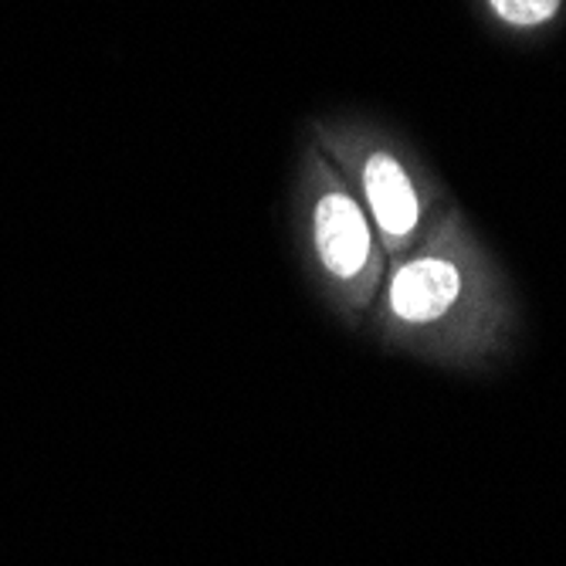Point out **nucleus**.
<instances>
[{"label":"nucleus","mask_w":566,"mask_h":566,"mask_svg":"<svg viewBox=\"0 0 566 566\" xmlns=\"http://www.w3.org/2000/svg\"><path fill=\"white\" fill-rule=\"evenodd\" d=\"M339 160L353 180L346 187L364 203V211L377 228L387 262L418 248L428 238V231L451 211L390 146L374 143L359 149L356 157L349 149H339Z\"/></svg>","instance_id":"3"},{"label":"nucleus","mask_w":566,"mask_h":566,"mask_svg":"<svg viewBox=\"0 0 566 566\" xmlns=\"http://www.w3.org/2000/svg\"><path fill=\"white\" fill-rule=\"evenodd\" d=\"M308 177L313 193L302 218L305 272L346 326L364 329L387 272V251L364 203L326 160L316 157Z\"/></svg>","instance_id":"2"},{"label":"nucleus","mask_w":566,"mask_h":566,"mask_svg":"<svg viewBox=\"0 0 566 566\" xmlns=\"http://www.w3.org/2000/svg\"><path fill=\"white\" fill-rule=\"evenodd\" d=\"M364 329L428 364L485 370L520 336V298L465 214L451 208L418 248L387 262Z\"/></svg>","instance_id":"1"},{"label":"nucleus","mask_w":566,"mask_h":566,"mask_svg":"<svg viewBox=\"0 0 566 566\" xmlns=\"http://www.w3.org/2000/svg\"><path fill=\"white\" fill-rule=\"evenodd\" d=\"M485 4L505 28L533 31V28L549 24L559 14L563 0H485Z\"/></svg>","instance_id":"4"}]
</instances>
